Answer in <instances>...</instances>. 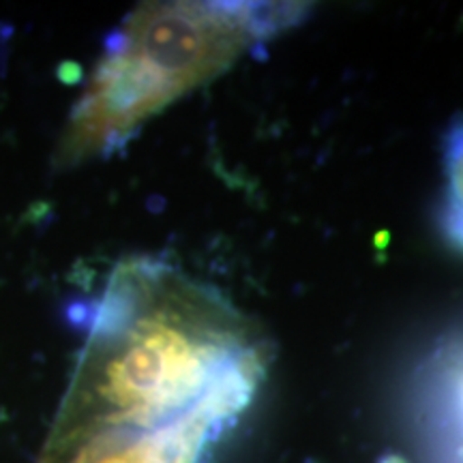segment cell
<instances>
[{
    "instance_id": "3",
    "label": "cell",
    "mask_w": 463,
    "mask_h": 463,
    "mask_svg": "<svg viewBox=\"0 0 463 463\" xmlns=\"http://www.w3.org/2000/svg\"><path fill=\"white\" fill-rule=\"evenodd\" d=\"M242 410L219 405L159 430L109 433L73 450L61 463H200Z\"/></svg>"
},
{
    "instance_id": "5",
    "label": "cell",
    "mask_w": 463,
    "mask_h": 463,
    "mask_svg": "<svg viewBox=\"0 0 463 463\" xmlns=\"http://www.w3.org/2000/svg\"><path fill=\"white\" fill-rule=\"evenodd\" d=\"M444 181L439 232L450 249L463 253V118H457L444 137Z\"/></svg>"
},
{
    "instance_id": "1",
    "label": "cell",
    "mask_w": 463,
    "mask_h": 463,
    "mask_svg": "<svg viewBox=\"0 0 463 463\" xmlns=\"http://www.w3.org/2000/svg\"><path fill=\"white\" fill-rule=\"evenodd\" d=\"M264 369L258 328L217 288L164 260H125L108 277L39 463L109 433L245 410Z\"/></svg>"
},
{
    "instance_id": "4",
    "label": "cell",
    "mask_w": 463,
    "mask_h": 463,
    "mask_svg": "<svg viewBox=\"0 0 463 463\" xmlns=\"http://www.w3.org/2000/svg\"><path fill=\"white\" fill-rule=\"evenodd\" d=\"M425 425L438 463H463V335L431 363L425 382Z\"/></svg>"
},
{
    "instance_id": "2",
    "label": "cell",
    "mask_w": 463,
    "mask_h": 463,
    "mask_svg": "<svg viewBox=\"0 0 463 463\" xmlns=\"http://www.w3.org/2000/svg\"><path fill=\"white\" fill-rule=\"evenodd\" d=\"M297 3L165 0L140 5L106 43L54 155L58 167L106 157L144 123L234 65L303 14Z\"/></svg>"
}]
</instances>
